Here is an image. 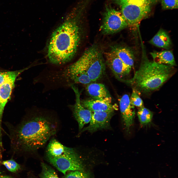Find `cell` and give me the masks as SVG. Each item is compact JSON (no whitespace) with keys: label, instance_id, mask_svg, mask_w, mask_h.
Here are the masks:
<instances>
[{"label":"cell","instance_id":"obj_2","mask_svg":"<svg viewBox=\"0 0 178 178\" xmlns=\"http://www.w3.org/2000/svg\"><path fill=\"white\" fill-rule=\"evenodd\" d=\"M78 10L77 7L73 9L52 34L47 50L48 58L51 63L65 64L76 54L81 38L78 22Z\"/></svg>","mask_w":178,"mask_h":178},{"label":"cell","instance_id":"obj_9","mask_svg":"<svg viewBox=\"0 0 178 178\" xmlns=\"http://www.w3.org/2000/svg\"><path fill=\"white\" fill-rule=\"evenodd\" d=\"M114 113V111L92 112L89 125L83 128L80 133L86 131L93 133L99 130L109 129L111 128L110 121Z\"/></svg>","mask_w":178,"mask_h":178},{"label":"cell","instance_id":"obj_19","mask_svg":"<svg viewBox=\"0 0 178 178\" xmlns=\"http://www.w3.org/2000/svg\"><path fill=\"white\" fill-rule=\"evenodd\" d=\"M137 116L140 124L147 125L151 121L153 114L152 111L144 107L140 108L137 112Z\"/></svg>","mask_w":178,"mask_h":178},{"label":"cell","instance_id":"obj_23","mask_svg":"<svg viewBox=\"0 0 178 178\" xmlns=\"http://www.w3.org/2000/svg\"><path fill=\"white\" fill-rule=\"evenodd\" d=\"M130 99L131 104L134 107L141 108L143 106V102L139 95L135 90L133 89Z\"/></svg>","mask_w":178,"mask_h":178},{"label":"cell","instance_id":"obj_16","mask_svg":"<svg viewBox=\"0 0 178 178\" xmlns=\"http://www.w3.org/2000/svg\"><path fill=\"white\" fill-rule=\"evenodd\" d=\"M154 62L174 67L176 63L172 51L164 50L160 51H154L150 53Z\"/></svg>","mask_w":178,"mask_h":178},{"label":"cell","instance_id":"obj_3","mask_svg":"<svg viewBox=\"0 0 178 178\" xmlns=\"http://www.w3.org/2000/svg\"><path fill=\"white\" fill-rule=\"evenodd\" d=\"M142 49L140 65L133 77L118 80L130 85L139 95L148 94L159 89L176 71L174 66L150 60L144 49Z\"/></svg>","mask_w":178,"mask_h":178},{"label":"cell","instance_id":"obj_22","mask_svg":"<svg viewBox=\"0 0 178 178\" xmlns=\"http://www.w3.org/2000/svg\"><path fill=\"white\" fill-rule=\"evenodd\" d=\"M2 163L8 171L12 172H17L20 168V165L12 159L4 161Z\"/></svg>","mask_w":178,"mask_h":178},{"label":"cell","instance_id":"obj_24","mask_svg":"<svg viewBox=\"0 0 178 178\" xmlns=\"http://www.w3.org/2000/svg\"><path fill=\"white\" fill-rule=\"evenodd\" d=\"M161 4L163 9H177L178 0H161Z\"/></svg>","mask_w":178,"mask_h":178},{"label":"cell","instance_id":"obj_26","mask_svg":"<svg viewBox=\"0 0 178 178\" xmlns=\"http://www.w3.org/2000/svg\"><path fill=\"white\" fill-rule=\"evenodd\" d=\"M10 71L3 72L0 71V85L2 84L9 76Z\"/></svg>","mask_w":178,"mask_h":178},{"label":"cell","instance_id":"obj_4","mask_svg":"<svg viewBox=\"0 0 178 178\" xmlns=\"http://www.w3.org/2000/svg\"><path fill=\"white\" fill-rule=\"evenodd\" d=\"M128 26H136L150 12L156 0H114Z\"/></svg>","mask_w":178,"mask_h":178},{"label":"cell","instance_id":"obj_25","mask_svg":"<svg viewBox=\"0 0 178 178\" xmlns=\"http://www.w3.org/2000/svg\"><path fill=\"white\" fill-rule=\"evenodd\" d=\"M65 178H89L88 175L82 171H73L66 175Z\"/></svg>","mask_w":178,"mask_h":178},{"label":"cell","instance_id":"obj_1","mask_svg":"<svg viewBox=\"0 0 178 178\" xmlns=\"http://www.w3.org/2000/svg\"><path fill=\"white\" fill-rule=\"evenodd\" d=\"M48 116L35 115L11 128L10 137L14 152H32L43 146L56 133L57 127Z\"/></svg>","mask_w":178,"mask_h":178},{"label":"cell","instance_id":"obj_7","mask_svg":"<svg viewBox=\"0 0 178 178\" xmlns=\"http://www.w3.org/2000/svg\"><path fill=\"white\" fill-rule=\"evenodd\" d=\"M101 30L105 35L119 32L128 26L126 21L121 11L107 7L104 14Z\"/></svg>","mask_w":178,"mask_h":178},{"label":"cell","instance_id":"obj_13","mask_svg":"<svg viewBox=\"0 0 178 178\" xmlns=\"http://www.w3.org/2000/svg\"><path fill=\"white\" fill-rule=\"evenodd\" d=\"M25 70L24 69L17 71H10L7 79L0 85V105L3 111L10 97L16 78Z\"/></svg>","mask_w":178,"mask_h":178},{"label":"cell","instance_id":"obj_12","mask_svg":"<svg viewBox=\"0 0 178 178\" xmlns=\"http://www.w3.org/2000/svg\"><path fill=\"white\" fill-rule=\"evenodd\" d=\"M111 97L101 99H94L81 100L82 105L91 112L114 111L117 106L111 103Z\"/></svg>","mask_w":178,"mask_h":178},{"label":"cell","instance_id":"obj_21","mask_svg":"<svg viewBox=\"0 0 178 178\" xmlns=\"http://www.w3.org/2000/svg\"><path fill=\"white\" fill-rule=\"evenodd\" d=\"M70 81L73 83L87 85L92 82L86 72L80 73L73 77L70 80L68 85Z\"/></svg>","mask_w":178,"mask_h":178},{"label":"cell","instance_id":"obj_5","mask_svg":"<svg viewBox=\"0 0 178 178\" xmlns=\"http://www.w3.org/2000/svg\"><path fill=\"white\" fill-rule=\"evenodd\" d=\"M86 59V71L92 82L100 79L104 74L106 65L101 50L93 45L84 52Z\"/></svg>","mask_w":178,"mask_h":178},{"label":"cell","instance_id":"obj_6","mask_svg":"<svg viewBox=\"0 0 178 178\" xmlns=\"http://www.w3.org/2000/svg\"><path fill=\"white\" fill-rule=\"evenodd\" d=\"M47 156L48 161L65 175L68 171L83 170L82 160L78 154L73 148L69 147L66 152L58 156L47 155Z\"/></svg>","mask_w":178,"mask_h":178},{"label":"cell","instance_id":"obj_27","mask_svg":"<svg viewBox=\"0 0 178 178\" xmlns=\"http://www.w3.org/2000/svg\"><path fill=\"white\" fill-rule=\"evenodd\" d=\"M3 111L1 108V106L0 105V125L1 123V121L2 114L3 113Z\"/></svg>","mask_w":178,"mask_h":178},{"label":"cell","instance_id":"obj_15","mask_svg":"<svg viewBox=\"0 0 178 178\" xmlns=\"http://www.w3.org/2000/svg\"><path fill=\"white\" fill-rule=\"evenodd\" d=\"M86 89L93 99H101L111 97L105 86L102 83H91L87 85Z\"/></svg>","mask_w":178,"mask_h":178},{"label":"cell","instance_id":"obj_11","mask_svg":"<svg viewBox=\"0 0 178 178\" xmlns=\"http://www.w3.org/2000/svg\"><path fill=\"white\" fill-rule=\"evenodd\" d=\"M119 108L126 131H129L134 122L135 115L134 106L130 102L128 94L124 95L119 100Z\"/></svg>","mask_w":178,"mask_h":178},{"label":"cell","instance_id":"obj_18","mask_svg":"<svg viewBox=\"0 0 178 178\" xmlns=\"http://www.w3.org/2000/svg\"><path fill=\"white\" fill-rule=\"evenodd\" d=\"M69 148L56 139H53L50 141L47 146V155L53 157L58 156L66 152Z\"/></svg>","mask_w":178,"mask_h":178},{"label":"cell","instance_id":"obj_17","mask_svg":"<svg viewBox=\"0 0 178 178\" xmlns=\"http://www.w3.org/2000/svg\"><path fill=\"white\" fill-rule=\"evenodd\" d=\"M149 42L156 46L166 49H169L172 45L169 35L166 31L162 28L159 30Z\"/></svg>","mask_w":178,"mask_h":178},{"label":"cell","instance_id":"obj_29","mask_svg":"<svg viewBox=\"0 0 178 178\" xmlns=\"http://www.w3.org/2000/svg\"><path fill=\"white\" fill-rule=\"evenodd\" d=\"M0 152H0V155H1Z\"/></svg>","mask_w":178,"mask_h":178},{"label":"cell","instance_id":"obj_8","mask_svg":"<svg viewBox=\"0 0 178 178\" xmlns=\"http://www.w3.org/2000/svg\"><path fill=\"white\" fill-rule=\"evenodd\" d=\"M70 87L74 93L75 100L74 104L69 106L78 123L79 131L80 132L84 125L89 123L91 118L92 112L81 104L80 92L78 88L73 84L71 85Z\"/></svg>","mask_w":178,"mask_h":178},{"label":"cell","instance_id":"obj_20","mask_svg":"<svg viewBox=\"0 0 178 178\" xmlns=\"http://www.w3.org/2000/svg\"><path fill=\"white\" fill-rule=\"evenodd\" d=\"M42 170L40 176L41 178H59L55 170L44 163L41 164Z\"/></svg>","mask_w":178,"mask_h":178},{"label":"cell","instance_id":"obj_14","mask_svg":"<svg viewBox=\"0 0 178 178\" xmlns=\"http://www.w3.org/2000/svg\"><path fill=\"white\" fill-rule=\"evenodd\" d=\"M111 51L127 65L131 67L133 66L134 57L133 51L130 48L122 46L114 45L111 46Z\"/></svg>","mask_w":178,"mask_h":178},{"label":"cell","instance_id":"obj_10","mask_svg":"<svg viewBox=\"0 0 178 178\" xmlns=\"http://www.w3.org/2000/svg\"><path fill=\"white\" fill-rule=\"evenodd\" d=\"M107 64L118 79L129 75L132 67L125 64L116 55L111 51L105 53Z\"/></svg>","mask_w":178,"mask_h":178},{"label":"cell","instance_id":"obj_28","mask_svg":"<svg viewBox=\"0 0 178 178\" xmlns=\"http://www.w3.org/2000/svg\"><path fill=\"white\" fill-rule=\"evenodd\" d=\"M0 178H12L11 177L7 176H4L0 177Z\"/></svg>","mask_w":178,"mask_h":178}]
</instances>
